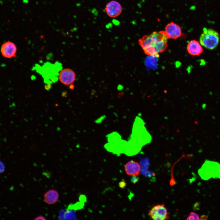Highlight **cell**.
I'll use <instances>...</instances> for the list:
<instances>
[{
	"label": "cell",
	"mask_w": 220,
	"mask_h": 220,
	"mask_svg": "<svg viewBox=\"0 0 220 220\" xmlns=\"http://www.w3.org/2000/svg\"><path fill=\"white\" fill-rule=\"evenodd\" d=\"M167 39L161 31H154L143 36L138 40L139 44L146 54L153 57L164 52L167 46Z\"/></svg>",
	"instance_id": "6da1fadb"
},
{
	"label": "cell",
	"mask_w": 220,
	"mask_h": 220,
	"mask_svg": "<svg viewBox=\"0 0 220 220\" xmlns=\"http://www.w3.org/2000/svg\"><path fill=\"white\" fill-rule=\"evenodd\" d=\"M198 173L204 180L211 178L220 179V164L217 162L206 160L199 170Z\"/></svg>",
	"instance_id": "7a4b0ae2"
},
{
	"label": "cell",
	"mask_w": 220,
	"mask_h": 220,
	"mask_svg": "<svg viewBox=\"0 0 220 220\" xmlns=\"http://www.w3.org/2000/svg\"><path fill=\"white\" fill-rule=\"evenodd\" d=\"M219 41V35L217 31L211 28H204L200 38L201 45L207 49L213 50L217 47Z\"/></svg>",
	"instance_id": "3957f363"
},
{
	"label": "cell",
	"mask_w": 220,
	"mask_h": 220,
	"mask_svg": "<svg viewBox=\"0 0 220 220\" xmlns=\"http://www.w3.org/2000/svg\"><path fill=\"white\" fill-rule=\"evenodd\" d=\"M148 215L154 220H164L169 218V213L164 204L154 206L149 211Z\"/></svg>",
	"instance_id": "277c9868"
},
{
	"label": "cell",
	"mask_w": 220,
	"mask_h": 220,
	"mask_svg": "<svg viewBox=\"0 0 220 220\" xmlns=\"http://www.w3.org/2000/svg\"><path fill=\"white\" fill-rule=\"evenodd\" d=\"M105 10L108 16L114 18L118 16L121 14L123 8L119 2L116 0H112L106 4Z\"/></svg>",
	"instance_id": "5b68a950"
},
{
	"label": "cell",
	"mask_w": 220,
	"mask_h": 220,
	"mask_svg": "<svg viewBox=\"0 0 220 220\" xmlns=\"http://www.w3.org/2000/svg\"><path fill=\"white\" fill-rule=\"evenodd\" d=\"M161 31L168 39H177L182 35L180 26L173 22L168 24L165 27V31Z\"/></svg>",
	"instance_id": "8992f818"
},
{
	"label": "cell",
	"mask_w": 220,
	"mask_h": 220,
	"mask_svg": "<svg viewBox=\"0 0 220 220\" xmlns=\"http://www.w3.org/2000/svg\"><path fill=\"white\" fill-rule=\"evenodd\" d=\"M75 72L69 68H65L60 72L59 78L60 81L65 85H68L72 83L75 80Z\"/></svg>",
	"instance_id": "52a82bcc"
},
{
	"label": "cell",
	"mask_w": 220,
	"mask_h": 220,
	"mask_svg": "<svg viewBox=\"0 0 220 220\" xmlns=\"http://www.w3.org/2000/svg\"><path fill=\"white\" fill-rule=\"evenodd\" d=\"M17 47L15 44L10 41L6 42L3 44L1 48V52L4 57L10 58L16 57Z\"/></svg>",
	"instance_id": "ba28073f"
},
{
	"label": "cell",
	"mask_w": 220,
	"mask_h": 220,
	"mask_svg": "<svg viewBox=\"0 0 220 220\" xmlns=\"http://www.w3.org/2000/svg\"><path fill=\"white\" fill-rule=\"evenodd\" d=\"M125 170L127 174L129 175L138 176L140 172L141 166L138 163L131 160L126 164Z\"/></svg>",
	"instance_id": "9c48e42d"
},
{
	"label": "cell",
	"mask_w": 220,
	"mask_h": 220,
	"mask_svg": "<svg viewBox=\"0 0 220 220\" xmlns=\"http://www.w3.org/2000/svg\"><path fill=\"white\" fill-rule=\"evenodd\" d=\"M187 50L188 53L193 56H198L201 54L203 49L199 42L193 40L191 41L188 44Z\"/></svg>",
	"instance_id": "30bf717a"
},
{
	"label": "cell",
	"mask_w": 220,
	"mask_h": 220,
	"mask_svg": "<svg viewBox=\"0 0 220 220\" xmlns=\"http://www.w3.org/2000/svg\"><path fill=\"white\" fill-rule=\"evenodd\" d=\"M45 202L47 204H53L57 202L59 199L58 192L54 189H50L46 192L44 195Z\"/></svg>",
	"instance_id": "8fae6325"
},
{
	"label": "cell",
	"mask_w": 220,
	"mask_h": 220,
	"mask_svg": "<svg viewBox=\"0 0 220 220\" xmlns=\"http://www.w3.org/2000/svg\"><path fill=\"white\" fill-rule=\"evenodd\" d=\"M186 220H200L198 215L194 212H191Z\"/></svg>",
	"instance_id": "7c38bea8"
},
{
	"label": "cell",
	"mask_w": 220,
	"mask_h": 220,
	"mask_svg": "<svg viewBox=\"0 0 220 220\" xmlns=\"http://www.w3.org/2000/svg\"><path fill=\"white\" fill-rule=\"evenodd\" d=\"M5 170V166L3 163L0 160V174L3 172Z\"/></svg>",
	"instance_id": "4fadbf2b"
},
{
	"label": "cell",
	"mask_w": 220,
	"mask_h": 220,
	"mask_svg": "<svg viewBox=\"0 0 220 220\" xmlns=\"http://www.w3.org/2000/svg\"><path fill=\"white\" fill-rule=\"evenodd\" d=\"M139 179V178L137 175H134L131 178V181L133 183H135L138 181Z\"/></svg>",
	"instance_id": "5bb4252c"
},
{
	"label": "cell",
	"mask_w": 220,
	"mask_h": 220,
	"mask_svg": "<svg viewBox=\"0 0 220 220\" xmlns=\"http://www.w3.org/2000/svg\"><path fill=\"white\" fill-rule=\"evenodd\" d=\"M119 187L121 188H124L126 185V183L125 182V181L123 179V180L121 181L119 183Z\"/></svg>",
	"instance_id": "9a60e30c"
},
{
	"label": "cell",
	"mask_w": 220,
	"mask_h": 220,
	"mask_svg": "<svg viewBox=\"0 0 220 220\" xmlns=\"http://www.w3.org/2000/svg\"><path fill=\"white\" fill-rule=\"evenodd\" d=\"M34 220H46V218L44 216L42 215H39L38 216L35 218Z\"/></svg>",
	"instance_id": "2e32d148"
},
{
	"label": "cell",
	"mask_w": 220,
	"mask_h": 220,
	"mask_svg": "<svg viewBox=\"0 0 220 220\" xmlns=\"http://www.w3.org/2000/svg\"><path fill=\"white\" fill-rule=\"evenodd\" d=\"M208 218V216L205 215H202L200 217L201 220H207Z\"/></svg>",
	"instance_id": "e0dca14e"
},
{
	"label": "cell",
	"mask_w": 220,
	"mask_h": 220,
	"mask_svg": "<svg viewBox=\"0 0 220 220\" xmlns=\"http://www.w3.org/2000/svg\"><path fill=\"white\" fill-rule=\"evenodd\" d=\"M51 86L50 85H47L45 86V88L47 90H49L51 89Z\"/></svg>",
	"instance_id": "ac0fdd59"
},
{
	"label": "cell",
	"mask_w": 220,
	"mask_h": 220,
	"mask_svg": "<svg viewBox=\"0 0 220 220\" xmlns=\"http://www.w3.org/2000/svg\"><path fill=\"white\" fill-rule=\"evenodd\" d=\"M62 95L63 97H66L67 95V93L66 92H64L62 93Z\"/></svg>",
	"instance_id": "d6986e66"
},
{
	"label": "cell",
	"mask_w": 220,
	"mask_h": 220,
	"mask_svg": "<svg viewBox=\"0 0 220 220\" xmlns=\"http://www.w3.org/2000/svg\"><path fill=\"white\" fill-rule=\"evenodd\" d=\"M69 87L70 88V89L72 90L74 88V86L73 85L71 84H70V85L69 86Z\"/></svg>",
	"instance_id": "ffe728a7"
}]
</instances>
